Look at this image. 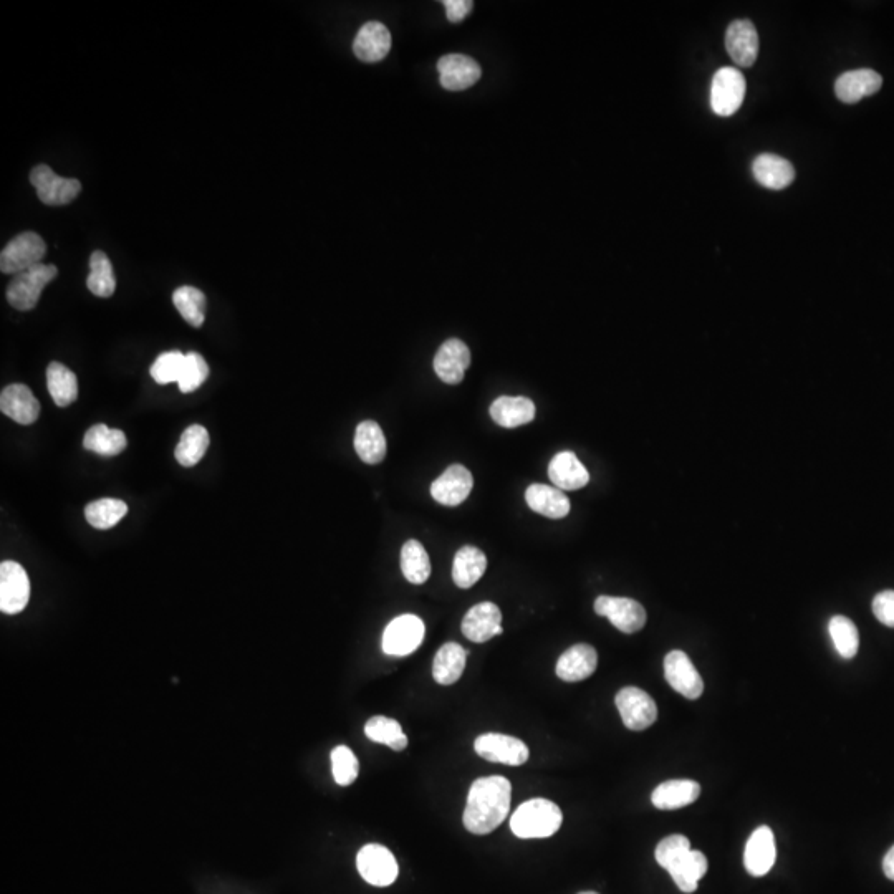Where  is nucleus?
Wrapping results in <instances>:
<instances>
[{
    "mask_svg": "<svg viewBox=\"0 0 894 894\" xmlns=\"http://www.w3.org/2000/svg\"><path fill=\"white\" fill-rule=\"evenodd\" d=\"M401 572L413 585H423L431 575L428 552L418 540H408L401 550Z\"/></svg>",
    "mask_w": 894,
    "mask_h": 894,
    "instance_id": "35",
    "label": "nucleus"
},
{
    "mask_svg": "<svg viewBox=\"0 0 894 894\" xmlns=\"http://www.w3.org/2000/svg\"><path fill=\"white\" fill-rule=\"evenodd\" d=\"M471 365V351L466 343L451 338L441 345L434 356V371L439 380L446 385H459L464 380V373Z\"/></svg>",
    "mask_w": 894,
    "mask_h": 894,
    "instance_id": "17",
    "label": "nucleus"
},
{
    "mask_svg": "<svg viewBox=\"0 0 894 894\" xmlns=\"http://www.w3.org/2000/svg\"><path fill=\"white\" fill-rule=\"evenodd\" d=\"M474 749L482 759L494 762V764L524 765L529 760V747L517 737L489 732L477 737Z\"/></svg>",
    "mask_w": 894,
    "mask_h": 894,
    "instance_id": "11",
    "label": "nucleus"
},
{
    "mask_svg": "<svg viewBox=\"0 0 894 894\" xmlns=\"http://www.w3.org/2000/svg\"><path fill=\"white\" fill-rule=\"evenodd\" d=\"M184 360H186V355L181 351H166L156 358L149 373L158 385L178 383L181 373H183Z\"/></svg>",
    "mask_w": 894,
    "mask_h": 894,
    "instance_id": "42",
    "label": "nucleus"
},
{
    "mask_svg": "<svg viewBox=\"0 0 894 894\" xmlns=\"http://www.w3.org/2000/svg\"><path fill=\"white\" fill-rule=\"evenodd\" d=\"M30 183L37 189L40 201L47 206H65L78 198L82 184L75 178H62L47 164H39L30 173Z\"/></svg>",
    "mask_w": 894,
    "mask_h": 894,
    "instance_id": "7",
    "label": "nucleus"
},
{
    "mask_svg": "<svg viewBox=\"0 0 894 894\" xmlns=\"http://www.w3.org/2000/svg\"><path fill=\"white\" fill-rule=\"evenodd\" d=\"M47 254V244L37 232H22L14 237L0 254L2 274H20L42 264Z\"/></svg>",
    "mask_w": 894,
    "mask_h": 894,
    "instance_id": "4",
    "label": "nucleus"
},
{
    "mask_svg": "<svg viewBox=\"0 0 894 894\" xmlns=\"http://www.w3.org/2000/svg\"><path fill=\"white\" fill-rule=\"evenodd\" d=\"M616 707L630 731H645L658 719V707L653 697L643 689L628 686L616 694Z\"/></svg>",
    "mask_w": 894,
    "mask_h": 894,
    "instance_id": "8",
    "label": "nucleus"
},
{
    "mask_svg": "<svg viewBox=\"0 0 894 894\" xmlns=\"http://www.w3.org/2000/svg\"><path fill=\"white\" fill-rule=\"evenodd\" d=\"M207 376H209V366H207L206 360L196 351H191L184 360L183 373L178 381L179 390L183 393H193L207 380Z\"/></svg>",
    "mask_w": 894,
    "mask_h": 894,
    "instance_id": "44",
    "label": "nucleus"
},
{
    "mask_svg": "<svg viewBox=\"0 0 894 894\" xmlns=\"http://www.w3.org/2000/svg\"><path fill=\"white\" fill-rule=\"evenodd\" d=\"M356 868L360 871L361 878L373 886H390L398 878V861L386 846L366 845L358 851L356 856Z\"/></svg>",
    "mask_w": 894,
    "mask_h": 894,
    "instance_id": "5",
    "label": "nucleus"
},
{
    "mask_svg": "<svg viewBox=\"0 0 894 894\" xmlns=\"http://www.w3.org/2000/svg\"><path fill=\"white\" fill-rule=\"evenodd\" d=\"M883 871H885L888 880L894 881V846L886 853L885 860H883Z\"/></svg>",
    "mask_w": 894,
    "mask_h": 894,
    "instance_id": "48",
    "label": "nucleus"
},
{
    "mask_svg": "<svg viewBox=\"0 0 894 894\" xmlns=\"http://www.w3.org/2000/svg\"><path fill=\"white\" fill-rule=\"evenodd\" d=\"M365 734L370 741L388 745L396 752H401L408 747V737L404 734L403 727L390 717H371L370 721L366 722Z\"/></svg>",
    "mask_w": 894,
    "mask_h": 894,
    "instance_id": "37",
    "label": "nucleus"
},
{
    "mask_svg": "<svg viewBox=\"0 0 894 894\" xmlns=\"http://www.w3.org/2000/svg\"><path fill=\"white\" fill-rule=\"evenodd\" d=\"M491 418L502 428L514 429L535 418V404L525 396H500L491 406Z\"/></svg>",
    "mask_w": 894,
    "mask_h": 894,
    "instance_id": "26",
    "label": "nucleus"
},
{
    "mask_svg": "<svg viewBox=\"0 0 894 894\" xmlns=\"http://www.w3.org/2000/svg\"><path fill=\"white\" fill-rule=\"evenodd\" d=\"M548 477L560 491H578L590 482L587 467L572 451L558 452L548 464Z\"/></svg>",
    "mask_w": 894,
    "mask_h": 894,
    "instance_id": "20",
    "label": "nucleus"
},
{
    "mask_svg": "<svg viewBox=\"0 0 894 894\" xmlns=\"http://www.w3.org/2000/svg\"><path fill=\"white\" fill-rule=\"evenodd\" d=\"M562 810L547 798H532L522 803L510 818V830L515 837L548 838L562 827Z\"/></svg>",
    "mask_w": 894,
    "mask_h": 894,
    "instance_id": "2",
    "label": "nucleus"
},
{
    "mask_svg": "<svg viewBox=\"0 0 894 894\" xmlns=\"http://www.w3.org/2000/svg\"><path fill=\"white\" fill-rule=\"evenodd\" d=\"M487 570V557L479 548L466 545L459 548L452 563V580L462 590L474 587Z\"/></svg>",
    "mask_w": 894,
    "mask_h": 894,
    "instance_id": "29",
    "label": "nucleus"
},
{
    "mask_svg": "<svg viewBox=\"0 0 894 894\" xmlns=\"http://www.w3.org/2000/svg\"><path fill=\"white\" fill-rule=\"evenodd\" d=\"M391 34L388 27L381 22H366L353 42V52L361 62L376 63L390 53Z\"/></svg>",
    "mask_w": 894,
    "mask_h": 894,
    "instance_id": "23",
    "label": "nucleus"
},
{
    "mask_svg": "<svg viewBox=\"0 0 894 894\" xmlns=\"http://www.w3.org/2000/svg\"><path fill=\"white\" fill-rule=\"evenodd\" d=\"M174 307L178 308L181 317L191 325V327H202V323L206 320V295L201 290L191 285H184L174 290L173 294Z\"/></svg>",
    "mask_w": 894,
    "mask_h": 894,
    "instance_id": "38",
    "label": "nucleus"
},
{
    "mask_svg": "<svg viewBox=\"0 0 894 894\" xmlns=\"http://www.w3.org/2000/svg\"><path fill=\"white\" fill-rule=\"evenodd\" d=\"M47 386H49L53 403L60 406V408H67V406L77 401V376H75L72 370H68L67 366L58 363V361H53L47 368Z\"/></svg>",
    "mask_w": 894,
    "mask_h": 894,
    "instance_id": "33",
    "label": "nucleus"
},
{
    "mask_svg": "<svg viewBox=\"0 0 894 894\" xmlns=\"http://www.w3.org/2000/svg\"><path fill=\"white\" fill-rule=\"evenodd\" d=\"M423 640V620L416 615H401L386 626L381 646L390 656H408L421 646Z\"/></svg>",
    "mask_w": 894,
    "mask_h": 894,
    "instance_id": "10",
    "label": "nucleus"
},
{
    "mask_svg": "<svg viewBox=\"0 0 894 894\" xmlns=\"http://www.w3.org/2000/svg\"><path fill=\"white\" fill-rule=\"evenodd\" d=\"M444 7H446V15L449 22L457 24V22H462L467 15L471 14L474 4H472L471 0H446Z\"/></svg>",
    "mask_w": 894,
    "mask_h": 894,
    "instance_id": "47",
    "label": "nucleus"
},
{
    "mask_svg": "<svg viewBox=\"0 0 894 894\" xmlns=\"http://www.w3.org/2000/svg\"><path fill=\"white\" fill-rule=\"evenodd\" d=\"M726 49L737 65H754L759 55V34L750 20H734L727 27Z\"/></svg>",
    "mask_w": 894,
    "mask_h": 894,
    "instance_id": "18",
    "label": "nucleus"
},
{
    "mask_svg": "<svg viewBox=\"0 0 894 894\" xmlns=\"http://www.w3.org/2000/svg\"><path fill=\"white\" fill-rule=\"evenodd\" d=\"M512 785L500 775L482 777L472 784L464 810V827L474 835H489L510 812Z\"/></svg>",
    "mask_w": 894,
    "mask_h": 894,
    "instance_id": "1",
    "label": "nucleus"
},
{
    "mask_svg": "<svg viewBox=\"0 0 894 894\" xmlns=\"http://www.w3.org/2000/svg\"><path fill=\"white\" fill-rule=\"evenodd\" d=\"M58 275L55 265L40 264L15 275L7 287V300L15 310L29 312L37 307L45 287Z\"/></svg>",
    "mask_w": 894,
    "mask_h": 894,
    "instance_id": "3",
    "label": "nucleus"
},
{
    "mask_svg": "<svg viewBox=\"0 0 894 894\" xmlns=\"http://www.w3.org/2000/svg\"><path fill=\"white\" fill-rule=\"evenodd\" d=\"M596 666H598L596 649L590 645H575L560 656L555 671L562 681L578 683L590 678L595 673Z\"/></svg>",
    "mask_w": 894,
    "mask_h": 894,
    "instance_id": "24",
    "label": "nucleus"
},
{
    "mask_svg": "<svg viewBox=\"0 0 894 894\" xmlns=\"http://www.w3.org/2000/svg\"><path fill=\"white\" fill-rule=\"evenodd\" d=\"M332 772L335 782L342 787L353 784L360 774V762L347 745H338L332 750Z\"/></svg>",
    "mask_w": 894,
    "mask_h": 894,
    "instance_id": "43",
    "label": "nucleus"
},
{
    "mask_svg": "<svg viewBox=\"0 0 894 894\" xmlns=\"http://www.w3.org/2000/svg\"><path fill=\"white\" fill-rule=\"evenodd\" d=\"M355 451L365 464H380L386 456V438L380 424L363 421L355 433Z\"/></svg>",
    "mask_w": 894,
    "mask_h": 894,
    "instance_id": "31",
    "label": "nucleus"
},
{
    "mask_svg": "<svg viewBox=\"0 0 894 894\" xmlns=\"http://www.w3.org/2000/svg\"><path fill=\"white\" fill-rule=\"evenodd\" d=\"M699 795L701 785L694 780H668L654 789L651 802L659 810H678L696 802Z\"/></svg>",
    "mask_w": 894,
    "mask_h": 894,
    "instance_id": "28",
    "label": "nucleus"
},
{
    "mask_svg": "<svg viewBox=\"0 0 894 894\" xmlns=\"http://www.w3.org/2000/svg\"><path fill=\"white\" fill-rule=\"evenodd\" d=\"M688 851H691V842L688 838L684 835H671V837L664 838L663 842H659L654 856H656L659 866H663L664 870H669Z\"/></svg>",
    "mask_w": 894,
    "mask_h": 894,
    "instance_id": "45",
    "label": "nucleus"
},
{
    "mask_svg": "<svg viewBox=\"0 0 894 894\" xmlns=\"http://www.w3.org/2000/svg\"><path fill=\"white\" fill-rule=\"evenodd\" d=\"M525 502L534 512L548 519H563L570 512V500L555 486L532 484L525 491Z\"/></svg>",
    "mask_w": 894,
    "mask_h": 894,
    "instance_id": "27",
    "label": "nucleus"
},
{
    "mask_svg": "<svg viewBox=\"0 0 894 894\" xmlns=\"http://www.w3.org/2000/svg\"><path fill=\"white\" fill-rule=\"evenodd\" d=\"M828 631L838 654L845 659L855 658L860 649V633L855 623L846 616H833L828 623Z\"/></svg>",
    "mask_w": 894,
    "mask_h": 894,
    "instance_id": "41",
    "label": "nucleus"
},
{
    "mask_svg": "<svg viewBox=\"0 0 894 894\" xmlns=\"http://www.w3.org/2000/svg\"><path fill=\"white\" fill-rule=\"evenodd\" d=\"M669 875L683 893H694L707 871V858L701 851L691 850L669 868Z\"/></svg>",
    "mask_w": 894,
    "mask_h": 894,
    "instance_id": "32",
    "label": "nucleus"
},
{
    "mask_svg": "<svg viewBox=\"0 0 894 894\" xmlns=\"http://www.w3.org/2000/svg\"><path fill=\"white\" fill-rule=\"evenodd\" d=\"M580 894H598V893H595V891H585V893H580Z\"/></svg>",
    "mask_w": 894,
    "mask_h": 894,
    "instance_id": "49",
    "label": "nucleus"
},
{
    "mask_svg": "<svg viewBox=\"0 0 894 894\" xmlns=\"http://www.w3.org/2000/svg\"><path fill=\"white\" fill-rule=\"evenodd\" d=\"M664 678L669 686L691 701L701 697L704 693V681L701 674L694 668L693 661L688 654L679 649H674L664 658Z\"/></svg>",
    "mask_w": 894,
    "mask_h": 894,
    "instance_id": "13",
    "label": "nucleus"
},
{
    "mask_svg": "<svg viewBox=\"0 0 894 894\" xmlns=\"http://www.w3.org/2000/svg\"><path fill=\"white\" fill-rule=\"evenodd\" d=\"M873 613L883 625L888 628H894V592L886 590V592L878 593L873 600Z\"/></svg>",
    "mask_w": 894,
    "mask_h": 894,
    "instance_id": "46",
    "label": "nucleus"
},
{
    "mask_svg": "<svg viewBox=\"0 0 894 894\" xmlns=\"http://www.w3.org/2000/svg\"><path fill=\"white\" fill-rule=\"evenodd\" d=\"M757 183L772 191L789 188L794 183L795 169L790 161L775 154H760L752 164Z\"/></svg>",
    "mask_w": 894,
    "mask_h": 894,
    "instance_id": "25",
    "label": "nucleus"
},
{
    "mask_svg": "<svg viewBox=\"0 0 894 894\" xmlns=\"http://www.w3.org/2000/svg\"><path fill=\"white\" fill-rule=\"evenodd\" d=\"M502 613L499 606L494 605L491 601H484L479 605L472 606L467 611L464 620H462V635L472 643H486L492 640L494 636L502 635Z\"/></svg>",
    "mask_w": 894,
    "mask_h": 894,
    "instance_id": "16",
    "label": "nucleus"
},
{
    "mask_svg": "<svg viewBox=\"0 0 894 894\" xmlns=\"http://www.w3.org/2000/svg\"><path fill=\"white\" fill-rule=\"evenodd\" d=\"M467 651L457 643H446L434 656L433 676L436 683L451 686L461 679L466 669Z\"/></svg>",
    "mask_w": 894,
    "mask_h": 894,
    "instance_id": "30",
    "label": "nucleus"
},
{
    "mask_svg": "<svg viewBox=\"0 0 894 894\" xmlns=\"http://www.w3.org/2000/svg\"><path fill=\"white\" fill-rule=\"evenodd\" d=\"M128 514V505L120 499H98L87 505L85 517L88 524L98 530L115 527Z\"/></svg>",
    "mask_w": 894,
    "mask_h": 894,
    "instance_id": "40",
    "label": "nucleus"
},
{
    "mask_svg": "<svg viewBox=\"0 0 894 894\" xmlns=\"http://www.w3.org/2000/svg\"><path fill=\"white\" fill-rule=\"evenodd\" d=\"M474 487V477L461 464L447 467L446 471L431 484V496L439 504L456 507L469 497Z\"/></svg>",
    "mask_w": 894,
    "mask_h": 894,
    "instance_id": "15",
    "label": "nucleus"
},
{
    "mask_svg": "<svg viewBox=\"0 0 894 894\" xmlns=\"http://www.w3.org/2000/svg\"><path fill=\"white\" fill-rule=\"evenodd\" d=\"M128 446L126 436L120 429H111L105 424H95L88 429L83 438V447L87 451L97 452L103 457L118 456Z\"/></svg>",
    "mask_w": 894,
    "mask_h": 894,
    "instance_id": "34",
    "label": "nucleus"
},
{
    "mask_svg": "<svg viewBox=\"0 0 894 894\" xmlns=\"http://www.w3.org/2000/svg\"><path fill=\"white\" fill-rule=\"evenodd\" d=\"M777 858L774 832L769 827H759L750 835L745 845V870L752 876H764L772 870Z\"/></svg>",
    "mask_w": 894,
    "mask_h": 894,
    "instance_id": "19",
    "label": "nucleus"
},
{
    "mask_svg": "<svg viewBox=\"0 0 894 894\" xmlns=\"http://www.w3.org/2000/svg\"><path fill=\"white\" fill-rule=\"evenodd\" d=\"M0 409L5 416L14 419L15 423L29 426L39 418L40 403L27 386L15 383L2 390Z\"/></svg>",
    "mask_w": 894,
    "mask_h": 894,
    "instance_id": "22",
    "label": "nucleus"
},
{
    "mask_svg": "<svg viewBox=\"0 0 894 894\" xmlns=\"http://www.w3.org/2000/svg\"><path fill=\"white\" fill-rule=\"evenodd\" d=\"M87 287L93 295L108 298L115 294L116 279L110 259L103 250H95L90 257V275Z\"/></svg>",
    "mask_w": 894,
    "mask_h": 894,
    "instance_id": "39",
    "label": "nucleus"
},
{
    "mask_svg": "<svg viewBox=\"0 0 894 894\" xmlns=\"http://www.w3.org/2000/svg\"><path fill=\"white\" fill-rule=\"evenodd\" d=\"M745 97V78L737 68L724 67L712 78L711 108L716 115L732 116Z\"/></svg>",
    "mask_w": 894,
    "mask_h": 894,
    "instance_id": "9",
    "label": "nucleus"
},
{
    "mask_svg": "<svg viewBox=\"0 0 894 894\" xmlns=\"http://www.w3.org/2000/svg\"><path fill=\"white\" fill-rule=\"evenodd\" d=\"M881 85H883V78L880 73L870 70V68H861V70H851V72L840 75L835 82V93H837L838 100L853 105L865 97L880 92Z\"/></svg>",
    "mask_w": 894,
    "mask_h": 894,
    "instance_id": "21",
    "label": "nucleus"
},
{
    "mask_svg": "<svg viewBox=\"0 0 894 894\" xmlns=\"http://www.w3.org/2000/svg\"><path fill=\"white\" fill-rule=\"evenodd\" d=\"M596 615L605 616L621 633L633 635L646 625V610L641 603L625 596H598L595 600Z\"/></svg>",
    "mask_w": 894,
    "mask_h": 894,
    "instance_id": "6",
    "label": "nucleus"
},
{
    "mask_svg": "<svg viewBox=\"0 0 894 894\" xmlns=\"http://www.w3.org/2000/svg\"><path fill=\"white\" fill-rule=\"evenodd\" d=\"M439 82L449 92H462L481 78V65L474 58L451 53L438 62Z\"/></svg>",
    "mask_w": 894,
    "mask_h": 894,
    "instance_id": "14",
    "label": "nucleus"
},
{
    "mask_svg": "<svg viewBox=\"0 0 894 894\" xmlns=\"http://www.w3.org/2000/svg\"><path fill=\"white\" fill-rule=\"evenodd\" d=\"M30 600V580L24 567L17 562L0 565V610L17 615L25 610Z\"/></svg>",
    "mask_w": 894,
    "mask_h": 894,
    "instance_id": "12",
    "label": "nucleus"
},
{
    "mask_svg": "<svg viewBox=\"0 0 894 894\" xmlns=\"http://www.w3.org/2000/svg\"><path fill=\"white\" fill-rule=\"evenodd\" d=\"M209 447V433L199 424H193L184 431L176 446V461L184 467H193L201 461Z\"/></svg>",
    "mask_w": 894,
    "mask_h": 894,
    "instance_id": "36",
    "label": "nucleus"
}]
</instances>
